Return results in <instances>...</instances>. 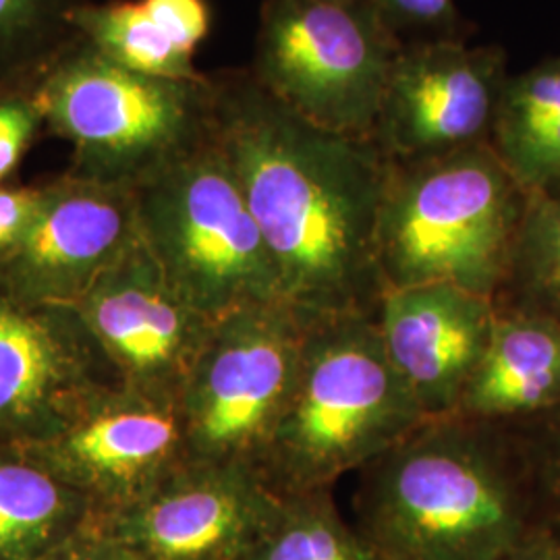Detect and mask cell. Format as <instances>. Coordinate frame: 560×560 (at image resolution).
Returning <instances> with one entry per match:
<instances>
[{"label": "cell", "instance_id": "6da1fadb", "mask_svg": "<svg viewBox=\"0 0 560 560\" xmlns=\"http://www.w3.org/2000/svg\"><path fill=\"white\" fill-rule=\"evenodd\" d=\"M212 138L240 180L280 280L303 324L376 316V233L390 161L372 138L301 117L247 69L210 73Z\"/></svg>", "mask_w": 560, "mask_h": 560}, {"label": "cell", "instance_id": "7a4b0ae2", "mask_svg": "<svg viewBox=\"0 0 560 560\" xmlns=\"http://www.w3.org/2000/svg\"><path fill=\"white\" fill-rule=\"evenodd\" d=\"M361 536L384 560H509L544 525L513 425L425 420L360 471Z\"/></svg>", "mask_w": 560, "mask_h": 560}, {"label": "cell", "instance_id": "3957f363", "mask_svg": "<svg viewBox=\"0 0 560 560\" xmlns=\"http://www.w3.org/2000/svg\"><path fill=\"white\" fill-rule=\"evenodd\" d=\"M425 420L384 353L376 316L314 322L260 476L279 497L332 490Z\"/></svg>", "mask_w": 560, "mask_h": 560}, {"label": "cell", "instance_id": "277c9868", "mask_svg": "<svg viewBox=\"0 0 560 560\" xmlns=\"http://www.w3.org/2000/svg\"><path fill=\"white\" fill-rule=\"evenodd\" d=\"M527 201L490 143L390 161L376 233L384 289L453 284L494 300Z\"/></svg>", "mask_w": 560, "mask_h": 560}, {"label": "cell", "instance_id": "5b68a950", "mask_svg": "<svg viewBox=\"0 0 560 560\" xmlns=\"http://www.w3.org/2000/svg\"><path fill=\"white\" fill-rule=\"evenodd\" d=\"M46 129L71 145L69 175L136 189L212 136V80L129 71L75 38L34 81Z\"/></svg>", "mask_w": 560, "mask_h": 560}, {"label": "cell", "instance_id": "8992f818", "mask_svg": "<svg viewBox=\"0 0 560 560\" xmlns=\"http://www.w3.org/2000/svg\"><path fill=\"white\" fill-rule=\"evenodd\" d=\"M133 194L143 245L168 284L206 318L282 303L260 226L212 136Z\"/></svg>", "mask_w": 560, "mask_h": 560}, {"label": "cell", "instance_id": "52a82bcc", "mask_svg": "<svg viewBox=\"0 0 560 560\" xmlns=\"http://www.w3.org/2000/svg\"><path fill=\"white\" fill-rule=\"evenodd\" d=\"M402 46L372 0H261L247 71L301 117L372 138Z\"/></svg>", "mask_w": 560, "mask_h": 560}, {"label": "cell", "instance_id": "ba28073f", "mask_svg": "<svg viewBox=\"0 0 560 560\" xmlns=\"http://www.w3.org/2000/svg\"><path fill=\"white\" fill-rule=\"evenodd\" d=\"M307 324L284 305L214 320L179 397L187 463L260 471L300 370Z\"/></svg>", "mask_w": 560, "mask_h": 560}, {"label": "cell", "instance_id": "9c48e42d", "mask_svg": "<svg viewBox=\"0 0 560 560\" xmlns=\"http://www.w3.org/2000/svg\"><path fill=\"white\" fill-rule=\"evenodd\" d=\"M21 448L85 497L94 517L133 506L187 463L179 402L119 382L94 390L59 428Z\"/></svg>", "mask_w": 560, "mask_h": 560}, {"label": "cell", "instance_id": "30bf717a", "mask_svg": "<svg viewBox=\"0 0 560 560\" xmlns=\"http://www.w3.org/2000/svg\"><path fill=\"white\" fill-rule=\"evenodd\" d=\"M509 75L506 52L494 44H405L384 88L372 140L388 161L490 143Z\"/></svg>", "mask_w": 560, "mask_h": 560}, {"label": "cell", "instance_id": "8fae6325", "mask_svg": "<svg viewBox=\"0 0 560 560\" xmlns=\"http://www.w3.org/2000/svg\"><path fill=\"white\" fill-rule=\"evenodd\" d=\"M73 307L119 384L179 402L214 320L168 284L141 237Z\"/></svg>", "mask_w": 560, "mask_h": 560}, {"label": "cell", "instance_id": "7c38bea8", "mask_svg": "<svg viewBox=\"0 0 560 560\" xmlns=\"http://www.w3.org/2000/svg\"><path fill=\"white\" fill-rule=\"evenodd\" d=\"M280 504L254 467L185 463L133 506L92 523L141 560H243Z\"/></svg>", "mask_w": 560, "mask_h": 560}, {"label": "cell", "instance_id": "4fadbf2b", "mask_svg": "<svg viewBox=\"0 0 560 560\" xmlns=\"http://www.w3.org/2000/svg\"><path fill=\"white\" fill-rule=\"evenodd\" d=\"M138 240L133 189L67 173L42 185L25 237L0 261V293L27 305L73 307Z\"/></svg>", "mask_w": 560, "mask_h": 560}, {"label": "cell", "instance_id": "5bb4252c", "mask_svg": "<svg viewBox=\"0 0 560 560\" xmlns=\"http://www.w3.org/2000/svg\"><path fill=\"white\" fill-rule=\"evenodd\" d=\"M113 382L75 307L27 305L0 293V444L40 441Z\"/></svg>", "mask_w": 560, "mask_h": 560}, {"label": "cell", "instance_id": "9a60e30c", "mask_svg": "<svg viewBox=\"0 0 560 560\" xmlns=\"http://www.w3.org/2000/svg\"><path fill=\"white\" fill-rule=\"evenodd\" d=\"M497 316L494 301L453 284H416L382 295L384 353L428 420L455 413Z\"/></svg>", "mask_w": 560, "mask_h": 560}, {"label": "cell", "instance_id": "2e32d148", "mask_svg": "<svg viewBox=\"0 0 560 560\" xmlns=\"http://www.w3.org/2000/svg\"><path fill=\"white\" fill-rule=\"evenodd\" d=\"M557 407H560L559 326L497 307L486 351L453 416L520 425Z\"/></svg>", "mask_w": 560, "mask_h": 560}, {"label": "cell", "instance_id": "e0dca14e", "mask_svg": "<svg viewBox=\"0 0 560 560\" xmlns=\"http://www.w3.org/2000/svg\"><path fill=\"white\" fill-rule=\"evenodd\" d=\"M490 148L525 194L560 198V55L509 75Z\"/></svg>", "mask_w": 560, "mask_h": 560}, {"label": "cell", "instance_id": "ac0fdd59", "mask_svg": "<svg viewBox=\"0 0 560 560\" xmlns=\"http://www.w3.org/2000/svg\"><path fill=\"white\" fill-rule=\"evenodd\" d=\"M92 520L78 490L21 446L0 444V560H40Z\"/></svg>", "mask_w": 560, "mask_h": 560}, {"label": "cell", "instance_id": "d6986e66", "mask_svg": "<svg viewBox=\"0 0 560 560\" xmlns=\"http://www.w3.org/2000/svg\"><path fill=\"white\" fill-rule=\"evenodd\" d=\"M75 38L129 71L166 78L200 80L196 55L173 40L141 0H81L71 13Z\"/></svg>", "mask_w": 560, "mask_h": 560}, {"label": "cell", "instance_id": "ffe728a7", "mask_svg": "<svg viewBox=\"0 0 560 560\" xmlns=\"http://www.w3.org/2000/svg\"><path fill=\"white\" fill-rule=\"evenodd\" d=\"M243 560H381L340 515L332 490L282 497L279 513Z\"/></svg>", "mask_w": 560, "mask_h": 560}, {"label": "cell", "instance_id": "44dd1931", "mask_svg": "<svg viewBox=\"0 0 560 560\" xmlns=\"http://www.w3.org/2000/svg\"><path fill=\"white\" fill-rule=\"evenodd\" d=\"M494 305L560 328V198L529 196Z\"/></svg>", "mask_w": 560, "mask_h": 560}, {"label": "cell", "instance_id": "7402d4cb", "mask_svg": "<svg viewBox=\"0 0 560 560\" xmlns=\"http://www.w3.org/2000/svg\"><path fill=\"white\" fill-rule=\"evenodd\" d=\"M81 0H0V88L32 85L75 40L71 13Z\"/></svg>", "mask_w": 560, "mask_h": 560}, {"label": "cell", "instance_id": "603a6c76", "mask_svg": "<svg viewBox=\"0 0 560 560\" xmlns=\"http://www.w3.org/2000/svg\"><path fill=\"white\" fill-rule=\"evenodd\" d=\"M402 44L467 40L469 23L455 0H372Z\"/></svg>", "mask_w": 560, "mask_h": 560}, {"label": "cell", "instance_id": "cb8c5ba5", "mask_svg": "<svg viewBox=\"0 0 560 560\" xmlns=\"http://www.w3.org/2000/svg\"><path fill=\"white\" fill-rule=\"evenodd\" d=\"M515 430L536 476L544 525L560 529V407Z\"/></svg>", "mask_w": 560, "mask_h": 560}, {"label": "cell", "instance_id": "d4e9b609", "mask_svg": "<svg viewBox=\"0 0 560 560\" xmlns=\"http://www.w3.org/2000/svg\"><path fill=\"white\" fill-rule=\"evenodd\" d=\"M42 129L46 125L34 83L0 88V185L20 166Z\"/></svg>", "mask_w": 560, "mask_h": 560}, {"label": "cell", "instance_id": "484cf974", "mask_svg": "<svg viewBox=\"0 0 560 560\" xmlns=\"http://www.w3.org/2000/svg\"><path fill=\"white\" fill-rule=\"evenodd\" d=\"M152 18L161 23L166 34L196 55L198 46L208 38L212 11L206 0H141Z\"/></svg>", "mask_w": 560, "mask_h": 560}, {"label": "cell", "instance_id": "4316f807", "mask_svg": "<svg viewBox=\"0 0 560 560\" xmlns=\"http://www.w3.org/2000/svg\"><path fill=\"white\" fill-rule=\"evenodd\" d=\"M42 187H4L0 185V261L25 237L40 208Z\"/></svg>", "mask_w": 560, "mask_h": 560}, {"label": "cell", "instance_id": "83f0119b", "mask_svg": "<svg viewBox=\"0 0 560 560\" xmlns=\"http://www.w3.org/2000/svg\"><path fill=\"white\" fill-rule=\"evenodd\" d=\"M40 560H141L131 548L104 534L92 521L48 550Z\"/></svg>", "mask_w": 560, "mask_h": 560}, {"label": "cell", "instance_id": "f1b7e54d", "mask_svg": "<svg viewBox=\"0 0 560 560\" xmlns=\"http://www.w3.org/2000/svg\"><path fill=\"white\" fill-rule=\"evenodd\" d=\"M509 560H560V529L541 525Z\"/></svg>", "mask_w": 560, "mask_h": 560}, {"label": "cell", "instance_id": "f546056e", "mask_svg": "<svg viewBox=\"0 0 560 560\" xmlns=\"http://www.w3.org/2000/svg\"><path fill=\"white\" fill-rule=\"evenodd\" d=\"M381 560H384V559H381Z\"/></svg>", "mask_w": 560, "mask_h": 560}]
</instances>
